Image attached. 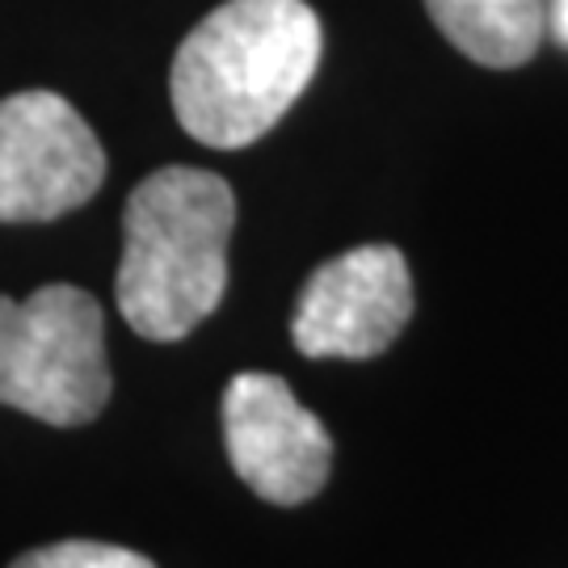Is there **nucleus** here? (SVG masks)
Masks as SVG:
<instances>
[{
  "instance_id": "f257e3e1",
  "label": "nucleus",
  "mask_w": 568,
  "mask_h": 568,
  "mask_svg": "<svg viewBox=\"0 0 568 568\" xmlns=\"http://www.w3.org/2000/svg\"><path fill=\"white\" fill-rule=\"evenodd\" d=\"M321 63L307 0H224L173 55V114L206 148H244L278 126Z\"/></svg>"
},
{
  "instance_id": "f03ea898",
  "label": "nucleus",
  "mask_w": 568,
  "mask_h": 568,
  "mask_svg": "<svg viewBox=\"0 0 568 568\" xmlns=\"http://www.w3.org/2000/svg\"><path fill=\"white\" fill-rule=\"evenodd\" d=\"M236 227L232 185L194 164L143 178L122 211L119 312L148 342H182L227 291V241Z\"/></svg>"
},
{
  "instance_id": "7ed1b4c3",
  "label": "nucleus",
  "mask_w": 568,
  "mask_h": 568,
  "mask_svg": "<svg viewBox=\"0 0 568 568\" xmlns=\"http://www.w3.org/2000/svg\"><path fill=\"white\" fill-rule=\"evenodd\" d=\"M102 304L51 283L30 300L0 295V405L47 426H89L110 405Z\"/></svg>"
},
{
  "instance_id": "20e7f679",
  "label": "nucleus",
  "mask_w": 568,
  "mask_h": 568,
  "mask_svg": "<svg viewBox=\"0 0 568 568\" xmlns=\"http://www.w3.org/2000/svg\"><path fill=\"white\" fill-rule=\"evenodd\" d=\"M105 182L93 126L60 93L0 102V224H47L84 206Z\"/></svg>"
},
{
  "instance_id": "39448f33",
  "label": "nucleus",
  "mask_w": 568,
  "mask_h": 568,
  "mask_svg": "<svg viewBox=\"0 0 568 568\" xmlns=\"http://www.w3.org/2000/svg\"><path fill=\"white\" fill-rule=\"evenodd\" d=\"M413 321V274L396 244H358L312 270L291 316L307 358H375Z\"/></svg>"
},
{
  "instance_id": "423d86ee",
  "label": "nucleus",
  "mask_w": 568,
  "mask_h": 568,
  "mask_svg": "<svg viewBox=\"0 0 568 568\" xmlns=\"http://www.w3.org/2000/svg\"><path fill=\"white\" fill-rule=\"evenodd\" d=\"M227 459L270 506H304L328 480L333 438L325 422L295 400L286 379L244 371L224 392Z\"/></svg>"
},
{
  "instance_id": "0eeeda50",
  "label": "nucleus",
  "mask_w": 568,
  "mask_h": 568,
  "mask_svg": "<svg viewBox=\"0 0 568 568\" xmlns=\"http://www.w3.org/2000/svg\"><path fill=\"white\" fill-rule=\"evenodd\" d=\"M434 26L485 68L527 63L548 30V0H426Z\"/></svg>"
},
{
  "instance_id": "6e6552de",
  "label": "nucleus",
  "mask_w": 568,
  "mask_h": 568,
  "mask_svg": "<svg viewBox=\"0 0 568 568\" xmlns=\"http://www.w3.org/2000/svg\"><path fill=\"white\" fill-rule=\"evenodd\" d=\"M9 568H156L148 556L114 544H93V539H63L51 548L26 551Z\"/></svg>"
},
{
  "instance_id": "1a4fd4ad",
  "label": "nucleus",
  "mask_w": 568,
  "mask_h": 568,
  "mask_svg": "<svg viewBox=\"0 0 568 568\" xmlns=\"http://www.w3.org/2000/svg\"><path fill=\"white\" fill-rule=\"evenodd\" d=\"M551 30L560 42H568V0H551Z\"/></svg>"
}]
</instances>
